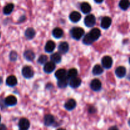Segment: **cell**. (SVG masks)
<instances>
[{
	"instance_id": "7",
	"label": "cell",
	"mask_w": 130,
	"mask_h": 130,
	"mask_svg": "<svg viewBox=\"0 0 130 130\" xmlns=\"http://www.w3.org/2000/svg\"><path fill=\"white\" fill-rule=\"evenodd\" d=\"M90 87L93 91H98L101 89L102 83L100 80L98 79H95L90 83Z\"/></svg>"
},
{
	"instance_id": "18",
	"label": "cell",
	"mask_w": 130,
	"mask_h": 130,
	"mask_svg": "<svg viewBox=\"0 0 130 130\" xmlns=\"http://www.w3.org/2000/svg\"><path fill=\"white\" fill-rule=\"evenodd\" d=\"M57 85H58V87L60 88H64L69 85V78L66 76L63 78L58 79Z\"/></svg>"
},
{
	"instance_id": "16",
	"label": "cell",
	"mask_w": 130,
	"mask_h": 130,
	"mask_svg": "<svg viewBox=\"0 0 130 130\" xmlns=\"http://www.w3.org/2000/svg\"><path fill=\"white\" fill-rule=\"evenodd\" d=\"M76 106V102L74 99H70L65 104L64 107L67 110H72Z\"/></svg>"
},
{
	"instance_id": "8",
	"label": "cell",
	"mask_w": 130,
	"mask_h": 130,
	"mask_svg": "<svg viewBox=\"0 0 130 130\" xmlns=\"http://www.w3.org/2000/svg\"><path fill=\"white\" fill-rule=\"evenodd\" d=\"M19 126L20 129L21 130H26L29 129L30 127V123L29 120L26 118H22L20 120L19 123Z\"/></svg>"
},
{
	"instance_id": "2",
	"label": "cell",
	"mask_w": 130,
	"mask_h": 130,
	"mask_svg": "<svg viewBox=\"0 0 130 130\" xmlns=\"http://www.w3.org/2000/svg\"><path fill=\"white\" fill-rule=\"evenodd\" d=\"M22 73L23 76L26 79H30L34 76V71L29 66H25L23 67Z\"/></svg>"
},
{
	"instance_id": "28",
	"label": "cell",
	"mask_w": 130,
	"mask_h": 130,
	"mask_svg": "<svg viewBox=\"0 0 130 130\" xmlns=\"http://www.w3.org/2000/svg\"><path fill=\"white\" fill-rule=\"evenodd\" d=\"M119 5L122 10H126L129 6V2L128 0H121Z\"/></svg>"
},
{
	"instance_id": "13",
	"label": "cell",
	"mask_w": 130,
	"mask_h": 130,
	"mask_svg": "<svg viewBox=\"0 0 130 130\" xmlns=\"http://www.w3.org/2000/svg\"><path fill=\"white\" fill-rule=\"evenodd\" d=\"M81 15L77 11H73V12L71 13L69 15V19L72 22H77L81 20Z\"/></svg>"
},
{
	"instance_id": "24",
	"label": "cell",
	"mask_w": 130,
	"mask_h": 130,
	"mask_svg": "<svg viewBox=\"0 0 130 130\" xmlns=\"http://www.w3.org/2000/svg\"><path fill=\"white\" fill-rule=\"evenodd\" d=\"M81 10L83 13H89L91 10V7L90 5L88 3H83L81 5Z\"/></svg>"
},
{
	"instance_id": "5",
	"label": "cell",
	"mask_w": 130,
	"mask_h": 130,
	"mask_svg": "<svg viewBox=\"0 0 130 130\" xmlns=\"http://www.w3.org/2000/svg\"><path fill=\"white\" fill-rule=\"evenodd\" d=\"M88 34L90 35V38L95 41L97 40L100 38V35H101V32H100V29H98V28H94Z\"/></svg>"
},
{
	"instance_id": "23",
	"label": "cell",
	"mask_w": 130,
	"mask_h": 130,
	"mask_svg": "<svg viewBox=\"0 0 130 130\" xmlns=\"http://www.w3.org/2000/svg\"><path fill=\"white\" fill-rule=\"evenodd\" d=\"M52 34H53V36L54 38H57V39H59V38H62L63 36V31L60 28L57 27L53 29V32H52Z\"/></svg>"
},
{
	"instance_id": "33",
	"label": "cell",
	"mask_w": 130,
	"mask_h": 130,
	"mask_svg": "<svg viewBox=\"0 0 130 130\" xmlns=\"http://www.w3.org/2000/svg\"><path fill=\"white\" fill-rule=\"evenodd\" d=\"M6 129V127H5V125L3 124H1L0 125V129Z\"/></svg>"
},
{
	"instance_id": "12",
	"label": "cell",
	"mask_w": 130,
	"mask_h": 130,
	"mask_svg": "<svg viewBox=\"0 0 130 130\" xmlns=\"http://www.w3.org/2000/svg\"><path fill=\"white\" fill-rule=\"evenodd\" d=\"M112 24V20L109 17H105L102 19L101 27L104 29H107L110 27Z\"/></svg>"
},
{
	"instance_id": "6",
	"label": "cell",
	"mask_w": 130,
	"mask_h": 130,
	"mask_svg": "<svg viewBox=\"0 0 130 130\" xmlns=\"http://www.w3.org/2000/svg\"><path fill=\"white\" fill-rule=\"evenodd\" d=\"M55 69V63L52 61V62H49L44 63L43 70H44L46 73L49 74L52 73L54 71Z\"/></svg>"
},
{
	"instance_id": "15",
	"label": "cell",
	"mask_w": 130,
	"mask_h": 130,
	"mask_svg": "<svg viewBox=\"0 0 130 130\" xmlns=\"http://www.w3.org/2000/svg\"><path fill=\"white\" fill-rule=\"evenodd\" d=\"M116 75L118 76L119 78H122V77H124L126 74V70L125 67H123V66H120V67H118L115 71Z\"/></svg>"
},
{
	"instance_id": "17",
	"label": "cell",
	"mask_w": 130,
	"mask_h": 130,
	"mask_svg": "<svg viewBox=\"0 0 130 130\" xmlns=\"http://www.w3.org/2000/svg\"><path fill=\"white\" fill-rule=\"evenodd\" d=\"M55 48V43L52 41H49L46 44L44 50L47 53H52Z\"/></svg>"
},
{
	"instance_id": "26",
	"label": "cell",
	"mask_w": 130,
	"mask_h": 130,
	"mask_svg": "<svg viewBox=\"0 0 130 130\" xmlns=\"http://www.w3.org/2000/svg\"><path fill=\"white\" fill-rule=\"evenodd\" d=\"M14 8V5L12 3L8 4L7 5L4 7L3 8V13L5 15H9L13 11Z\"/></svg>"
},
{
	"instance_id": "36",
	"label": "cell",
	"mask_w": 130,
	"mask_h": 130,
	"mask_svg": "<svg viewBox=\"0 0 130 130\" xmlns=\"http://www.w3.org/2000/svg\"><path fill=\"white\" fill-rule=\"evenodd\" d=\"M0 36H1V34H0Z\"/></svg>"
},
{
	"instance_id": "19",
	"label": "cell",
	"mask_w": 130,
	"mask_h": 130,
	"mask_svg": "<svg viewBox=\"0 0 130 130\" xmlns=\"http://www.w3.org/2000/svg\"><path fill=\"white\" fill-rule=\"evenodd\" d=\"M6 83L8 86H15L17 84V79L16 77L14 76H10L7 77L6 81Z\"/></svg>"
},
{
	"instance_id": "4",
	"label": "cell",
	"mask_w": 130,
	"mask_h": 130,
	"mask_svg": "<svg viewBox=\"0 0 130 130\" xmlns=\"http://www.w3.org/2000/svg\"><path fill=\"white\" fill-rule=\"evenodd\" d=\"M85 24L86 26L88 27H91L94 26V25L96 23V19L95 17L93 15H89L85 17V20H84Z\"/></svg>"
},
{
	"instance_id": "3",
	"label": "cell",
	"mask_w": 130,
	"mask_h": 130,
	"mask_svg": "<svg viewBox=\"0 0 130 130\" xmlns=\"http://www.w3.org/2000/svg\"><path fill=\"white\" fill-rule=\"evenodd\" d=\"M102 63L104 68L106 69H109L111 68L112 66L113 60L111 57L109 56H105L103 57L102 60Z\"/></svg>"
},
{
	"instance_id": "22",
	"label": "cell",
	"mask_w": 130,
	"mask_h": 130,
	"mask_svg": "<svg viewBox=\"0 0 130 130\" xmlns=\"http://www.w3.org/2000/svg\"><path fill=\"white\" fill-rule=\"evenodd\" d=\"M36 35V31L32 28H28L25 32V36L28 39H32Z\"/></svg>"
},
{
	"instance_id": "14",
	"label": "cell",
	"mask_w": 130,
	"mask_h": 130,
	"mask_svg": "<svg viewBox=\"0 0 130 130\" xmlns=\"http://www.w3.org/2000/svg\"><path fill=\"white\" fill-rule=\"evenodd\" d=\"M55 122L54 117L50 114H47L44 118V124L46 126L52 125Z\"/></svg>"
},
{
	"instance_id": "21",
	"label": "cell",
	"mask_w": 130,
	"mask_h": 130,
	"mask_svg": "<svg viewBox=\"0 0 130 130\" xmlns=\"http://www.w3.org/2000/svg\"><path fill=\"white\" fill-rule=\"evenodd\" d=\"M56 78L57 79H60L63 78V77L67 76V71L63 69H60L56 71L55 74Z\"/></svg>"
},
{
	"instance_id": "35",
	"label": "cell",
	"mask_w": 130,
	"mask_h": 130,
	"mask_svg": "<svg viewBox=\"0 0 130 130\" xmlns=\"http://www.w3.org/2000/svg\"><path fill=\"white\" fill-rule=\"evenodd\" d=\"M1 116H0V122H1Z\"/></svg>"
},
{
	"instance_id": "11",
	"label": "cell",
	"mask_w": 130,
	"mask_h": 130,
	"mask_svg": "<svg viewBox=\"0 0 130 130\" xmlns=\"http://www.w3.org/2000/svg\"><path fill=\"white\" fill-rule=\"evenodd\" d=\"M69 84L71 88H76L79 87L81 85V79L77 77H73V78L70 79V81H69Z\"/></svg>"
},
{
	"instance_id": "31",
	"label": "cell",
	"mask_w": 130,
	"mask_h": 130,
	"mask_svg": "<svg viewBox=\"0 0 130 130\" xmlns=\"http://www.w3.org/2000/svg\"><path fill=\"white\" fill-rule=\"evenodd\" d=\"M47 60H48V57L46 55H42L38 58V62L39 64L43 65L44 64L47 62Z\"/></svg>"
},
{
	"instance_id": "10",
	"label": "cell",
	"mask_w": 130,
	"mask_h": 130,
	"mask_svg": "<svg viewBox=\"0 0 130 130\" xmlns=\"http://www.w3.org/2000/svg\"><path fill=\"white\" fill-rule=\"evenodd\" d=\"M17 103V99L15 96L12 95L7 96L5 100V104L7 106H13L16 105Z\"/></svg>"
},
{
	"instance_id": "25",
	"label": "cell",
	"mask_w": 130,
	"mask_h": 130,
	"mask_svg": "<svg viewBox=\"0 0 130 130\" xmlns=\"http://www.w3.org/2000/svg\"><path fill=\"white\" fill-rule=\"evenodd\" d=\"M51 60L55 63H60L62 60V57L60 53H55L54 54H52L51 55Z\"/></svg>"
},
{
	"instance_id": "32",
	"label": "cell",
	"mask_w": 130,
	"mask_h": 130,
	"mask_svg": "<svg viewBox=\"0 0 130 130\" xmlns=\"http://www.w3.org/2000/svg\"><path fill=\"white\" fill-rule=\"evenodd\" d=\"M10 60H11V61L16 60L17 58V54L16 52H11V53H10Z\"/></svg>"
},
{
	"instance_id": "1",
	"label": "cell",
	"mask_w": 130,
	"mask_h": 130,
	"mask_svg": "<svg viewBox=\"0 0 130 130\" xmlns=\"http://www.w3.org/2000/svg\"><path fill=\"white\" fill-rule=\"evenodd\" d=\"M85 34V30L81 27H74L71 30V34L74 39L79 40Z\"/></svg>"
},
{
	"instance_id": "29",
	"label": "cell",
	"mask_w": 130,
	"mask_h": 130,
	"mask_svg": "<svg viewBox=\"0 0 130 130\" xmlns=\"http://www.w3.org/2000/svg\"><path fill=\"white\" fill-rule=\"evenodd\" d=\"M77 71L76 69H71L69 71H68V72L67 73V77L69 79L73 78V77H77Z\"/></svg>"
},
{
	"instance_id": "20",
	"label": "cell",
	"mask_w": 130,
	"mask_h": 130,
	"mask_svg": "<svg viewBox=\"0 0 130 130\" xmlns=\"http://www.w3.org/2000/svg\"><path fill=\"white\" fill-rule=\"evenodd\" d=\"M24 57L27 60L32 61L35 58V54L32 50H27L24 52Z\"/></svg>"
},
{
	"instance_id": "30",
	"label": "cell",
	"mask_w": 130,
	"mask_h": 130,
	"mask_svg": "<svg viewBox=\"0 0 130 130\" xmlns=\"http://www.w3.org/2000/svg\"><path fill=\"white\" fill-rule=\"evenodd\" d=\"M83 42L84 44H86V45H90V44H91L93 43L94 41L90 38L89 34H87L85 36V37H84Z\"/></svg>"
},
{
	"instance_id": "9",
	"label": "cell",
	"mask_w": 130,
	"mask_h": 130,
	"mask_svg": "<svg viewBox=\"0 0 130 130\" xmlns=\"http://www.w3.org/2000/svg\"><path fill=\"white\" fill-rule=\"evenodd\" d=\"M69 49V46L67 42H62L58 46V50L61 54H66Z\"/></svg>"
},
{
	"instance_id": "27",
	"label": "cell",
	"mask_w": 130,
	"mask_h": 130,
	"mask_svg": "<svg viewBox=\"0 0 130 130\" xmlns=\"http://www.w3.org/2000/svg\"><path fill=\"white\" fill-rule=\"evenodd\" d=\"M104 72V69H103L102 67L100 66V65H96V66H94L92 72L94 75H100L103 73Z\"/></svg>"
},
{
	"instance_id": "34",
	"label": "cell",
	"mask_w": 130,
	"mask_h": 130,
	"mask_svg": "<svg viewBox=\"0 0 130 130\" xmlns=\"http://www.w3.org/2000/svg\"><path fill=\"white\" fill-rule=\"evenodd\" d=\"M94 1H95L96 3H101L103 2L104 0H94Z\"/></svg>"
}]
</instances>
